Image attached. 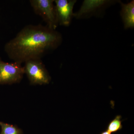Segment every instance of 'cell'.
Returning <instances> with one entry per match:
<instances>
[{
    "mask_svg": "<svg viewBox=\"0 0 134 134\" xmlns=\"http://www.w3.org/2000/svg\"><path fill=\"white\" fill-rule=\"evenodd\" d=\"M62 41L61 34L41 24L26 25L4 49L10 59L22 64L29 60L41 59L47 53L58 48Z\"/></svg>",
    "mask_w": 134,
    "mask_h": 134,
    "instance_id": "1",
    "label": "cell"
},
{
    "mask_svg": "<svg viewBox=\"0 0 134 134\" xmlns=\"http://www.w3.org/2000/svg\"><path fill=\"white\" fill-rule=\"evenodd\" d=\"M34 11L40 16L45 22L47 26L55 30L58 25L54 0L30 1Z\"/></svg>",
    "mask_w": 134,
    "mask_h": 134,
    "instance_id": "2",
    "label": "cell"
},
{
    "mask_svg": "<svg viewBox=\"0 0 134 134\" xmlns=\"http://www.w3.org/2000/svg\"><path fill=\"white\" fill-rule=\"evenodd\" d=\"M25 63V74L31 84L42 85L50 83L51 77L41 59L29 60Z\"/></svg>",
    "mask_w": 134,
    "mask_h": 134,
    "instance_id": "3",
    "label": "cell"
},
{
    "mask_svg": "<svg viewBox=\"0 0 134 134\" xmlns=\"http://www.w3.org/2000/svg\"><path fill=\"white\" fill-rule=\"evenodd\" d=\"M24 74V68L21 63L5 62L0 58V84L19 83Z\"/></svg>",
    "mask_w": 134,
    "mask_h": 134,
    "instance_id": "4",
    "label": "cell"
},
{
    "mask_svg": "<svg viewBox=\"0 0 134 134\" xmlns=\"http://www.w3.org/2000/svg\"><path fill=\"white\" fill-rule=\"evenodd\" d=\"M117 1L109 0H85L79 10L74 13V17L77 19H81L91 16Z\"/></svg>",
    "mask_w": 134,
    "mask_h": 134,
    "instance_id": "5",
    "label": "cell"
},
{
    "mask_svg": "<svg viewBox=\"0 0 134 134\" xmlns=\"http://www.w3.org/2000/svg\"><path fill=\"white\" fill-rule=\"evenodd\" d=\"M76 0H55V7L58 25L69 26L74 17L73 9Z\"/></svg>",
    "mask_w": 134,
    "mask_h": 134,
    "instance_id": "6",
    "label": "cell"
},
{
    "mask_svg": "<svg viewBox=\"0 0 134 134\" xmlns=\"http://www.w3.org/2000/svg\"><path fill=\"white\" fill-rule=\"evenodd\" d=\"M121 5L120 15L125 29L134 28V1L124 3L120 1Z\"/></svg>",
    "mask_w": 134,
    "mask_h": 134,
    "instance_id": "7",
    "label": "cell"
},
{
    "mask_svg": "<svg viewBox=\"0 0 134 134\" xmlns=\"http://www.w3.org/2000/svg\"><path fill=\"white\" fill-rule=\"evenodd\" d=\"M121 115H117L107 125V131L110 133H115L122 129V126Z\"/></svg>",
    "mask_w": 134,
    "mask_h": 134,
    "instance_id": "8",
    "label": "cell"
},
{
    "mask_svg": "<svg viewBox=\"0 0 134 134\" xmlns=\"http://www.w3.org/2000/svg\"><path fill=\"white\" fill-rule=\"evenodd\" d=\"M0 126L1 127V132L0 134H23L22 130L18 127L16 126L1 121Z\"/></svg>",
    "mask_w": 134,
    "mask_h": 134,
    "instance_id": "9",
    "label": "cell"
},
{
    "mask_svg": "<svg viewBox=\"0 0 134 134\" xmlns=\"http://www.w3.org/2000/svg\"><path fill=\"white\" fill-rule=\"evenodd\" d=\"M100 134H111L110 132H108L107 131H104V132H101Z\"/></svg>",
    "mask_w": 134,
    "mask_h": 134,
    "instance_id": "10",
    "label": "cell"
}]
</instances>
